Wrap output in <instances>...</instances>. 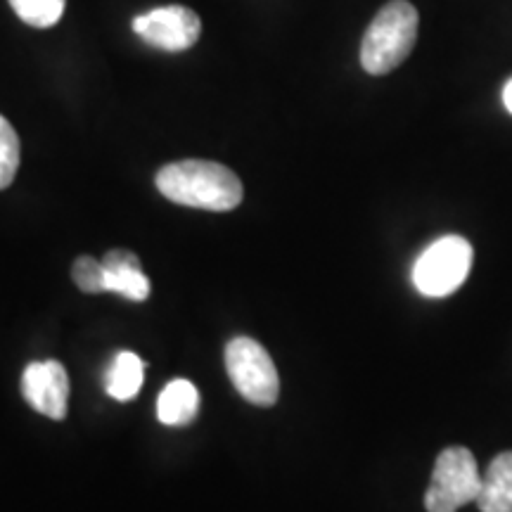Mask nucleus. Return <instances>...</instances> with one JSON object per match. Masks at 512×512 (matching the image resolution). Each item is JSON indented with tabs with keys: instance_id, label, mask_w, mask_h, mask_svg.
<instances>
[{
	"instance_id": "obj_1",
	"label": "nucleus",
	"mask_w": 512,
	"mask_h": 512,
	"mask_svg": "<svg viewBox=\"0 0 512 512\" xmlns=\"http://www.w3.org/2000/svg\"><path fill=\"white\" fill-rule=\"evenodd\" d=\"M157 190L166 200L183 204V207L230 211L240 207L245 190L240 178L228 166L204 159H183V162L166 164L157 174Z\"/></svg>"
},
{
	"instance_id": "obj_2",
	"label": "nucleus",
	"mask_w": 512,
	"mask_h": 512,
	"mask_svg": "<svg viewBox=\"0 0 512 512\" xmlns=\"http://www.w3.org/2000/svg\"><path fill=\"white\" fill-rule=\"evenodd\" d=\"M418 10L408 0H389L377 12L361 43V64L368 74L382 76L406 62L418 41Z\"/></svg>"
},
{
	"instance_id": "obj_3",
	"label": "nucleus",
	"mask_w": 512,
	"mask_h": 512,
	"mask_svg": "<svg viewBox=\"0 0 512 512\" xmlns=\"http://www.w3.org/2000/svg\"><path fill=\"white\" fill-rule=\"evenodd\" d=\"M472 245L460 235H444L418 256L413 285L425 297H448L465 283L472 268Z\"/></svg>"
},
{
	"instance_id": "obj_4",
	"label": "nucleus",
	"mask_w": 512,
	"mask_h": 512,
	"mask_svg": "<svg viewBox=\"0 0 512 512\" xmlns=\"http://www.w3.org/2000/svg\"><path fill=\"white\" fill-rule=\"evenodd\" d=\"M479 491H482V477L470 448H444L434 463L425 508L427 512H458L467 503H477Z\"/></svg>"
},
{
	"instance_id": "obj_5",
	"label": "nucleus",
	"mask_w": 512,
	"mask_h": 512,
	"mask_svg": "<svg viewBox=\"0 0 512 512\" xmlns=\"http://www.w3.org/2000/svg\"><path fill=\"white\" fill-rule=\"evenodd\" d=\"M230 382L254 406H273L280 396V377L273 358L249 337L230 339L226 347Z\"/></svg>"
},
{
	"instance_id": "obj_6",
	"label": "nucleus",
	"mask_w": 512,
	"mask_h": 512,
	"mask_svg": "<svg viewBox=\"0 0 512 512\" xmlns=\"http://www.w3.org/2000/svg\"><path fill=\"white\" fill-rule=\"evenodd\" d=\"M133 31L147 46L181 53L200 41L202 19L183 5H166V8H155L133 19Z\"/></svg>"
},
{
	"instance_id": "obj_7",
	"label": "nucleus",
	"mask_w": 512,
	"mask_h": 512,
	"mask_svg": "<svg viewBox=\"0 0 512 512\" xmlns=\"http://www.w3.org/2000/svg\"><path fill=\"white\" fill-rule=\"evenodd\" d=\"M22 396L34 411L64 420L69 406V375L60 361H34L22 373Z\"/></svg>"
},
{
	"instance_id": "obj_8",
	"label": "nucleus",
	"mask_w": 512,
	"mask_h": 512,
	"mask_svg": "<svg viewBox=\"0 0 512 512\" xmlns=\"http://www.w3.org/2000/svg\"><path fill=\"white\" fill-rule=\"evenodd\" d=\"M105 266V287L107 292L131 299V302H145L150 297V280L140 266L138 256L128 249H112L102 256Z\"/></svg>"
},
{
	"instance_id": "obj_9",
	"label": "nucleus",
	"mask_w": 512,
	"mask_h": 512,
	"mask_svg": "<svg viewBox=\"0 0 512 512\" xmlns=\"http://www.w3.org/2000/svg\"><path fill=\"white\" fill-rule=\"evenodd\" d=\"M477 508L482 512H512V451L498 453L486 467Z\"/></svg>"
},
{
	"instance_id": "obj_10",
	"label": "nucleus",
	"mask_w": 512,
	"mask_h": 512,
	"mask_svg": "<svg viewBox=\"0 0 512 512\" xmlns=\"http://www.w3.org/2000/svg\"><path fill=\"white\" fill-rule=\"evenodd\" d=\"M200 411V392L188 380H171L159 394L157 415L164 425L181 427L190 425Z\"/></svg>"
},
{
	"instance_id": "obj_11",
	"label": "nucleus",
	"mask_w": 512,
	"mask_h": 512,
	"mask_svg": "<svg viewBox=\"0 0 512 512\" xmlns=\"http://www.w3.org/2000/svg\"><path fill=\"white\" fill-rule=\"evenodd\" d=\"M145 377V363L133 351H121L114 358L110 375H107L105 389L112 399L131 401L140 392Z\"/></svg>"
},
{
	"instance_id": "obj_12",
	"label": "nucleus",
	"mask_w": 512,
	"mask_h": 512,
	"mask_svg": "<svg viewBox=\"0 0 512 512\" xmlns=\"http://www.w3.org/2000/svg\"><path fill=\"white\" fill-rule=\"evenodd\" d=\"M10 5L24 24L36 29H48L55 27L62 19L67 0H10Z\"/></svg>"
},
{
	"instance_id": "obj_13",
	"label": "nucleus",
	"mask_w": 512,
	"mask_h": 512,
	"mask_svg": "<svg viewBox=\"0 0 512 512\" xmlns=\"http://www.w3.org/2000/svg\"><path fill=\"white\" fill-rule=\"evenodd\" d=\"M19 169V138L5 117H0V190L15 181Z\"/></svg>"
},
{
	"instance_id": "obj_14",
	"label": "nucleus",
	"mask_w": 512,
	"mask_h": 512,
	"mask_svg": "<svg viewBox=\"0 0 512 512\" xmlns=\"http://www.w3.org/2000/svg\"><path fill=\"white\" fill-rule=\"evenodd\" d=\"M72 278L76 287L86 294H102L105 287V266L93 256H79L72 266Z\"/></svg>"
},
{
	"instance_id": "obj_15",
	"label": "nucleus",
	"mask_w": 512,
	"mask_h": 512,
	"mask_svg": "<svg viewBox=\"0 0 512 512\" xmlns=\"http://www.w3.org/2000/svg\"><path fill=\"white\" fill-rule=\"evenodd\" d=\"M503 105H505V110L512 114V79L505 83V88H503Z\"/></svg>"
}]
</instances>
